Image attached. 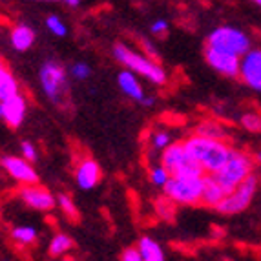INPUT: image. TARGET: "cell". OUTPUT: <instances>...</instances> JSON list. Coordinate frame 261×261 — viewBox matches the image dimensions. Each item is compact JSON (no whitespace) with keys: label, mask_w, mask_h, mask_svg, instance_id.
I'll use <instances>...</instances> for the list:
<instances>
[{"label":"cell","mask_w":261,"mask_h":261,"mask_svg":"<svg viewBox=\"0 0 261 261\" xmlns=\"http://www.w3.org/2000/svg\"><path fill=\"white\" fill-rule=\"evenodd\" d=\"M18 92V83L17 79L13 77V73L6 68L4 64L0 66V102L6 99H9V97L17 95Z\"/></svg>","instance_id":"ffe728a7"},{"label":"cell","mask_w":261,"mask_h":261,"mask_svg":"<svg viewBox=\"0 0 261 261\" xmlns=\"http://www.w3.org/2000/svg\"><path fill=\"white\" fill-rule=\"evenodd\" d=\"M11 238L20 245H33L37 241V238H39V230L31 225H18L13 226Z\"/></svg>","instance_id":"7402d4cb"},{"label":"cell","mask_w":261,"mask_h":261,"mask_svg":"<svg viewBox=\"0 0 261 261\" xmlns=\"http://www.w3.org/2000/svg\"><path fill=\"white\" fill-rule=\"evenodd\" d=\"M9 40L15 51H28L35 44V30L28 24H18L11 30Z\"/></svg>","instance_id":"e0dca14e"},{"label":"cell","mask_w":261,"mask_h":261,"mask_svg":"<svg viewBox=\"0 0 261 261\" xmlns=\"http://www.w3.org/2000/svg\"><path fill=\"white\" fill-rule=\"evenodd\" d=\"M250 2H252V4H256V6H259V8H261V0H250Z\"/></svg>","instance_id":"836d02e7"},{"label":"cell","mask_w":261,"mask_h":261,"mask_svg":"<svg viewBox=\"0 0 261 261\" xmlns=\"http://www.w3.org/2000/svg\"><path fill=\"white\" fill-rule=\"evenodd\" d=\"M46 28H48L49 33L55 35V37H66L68 35V26H66L64 20H62L59 15H49V17L46 18Z\"/></svg>","instance_id":"d4e9b609"},{"label":"cell","mask_w":261,"mask_h":261,"mask_svg":"<svg viewBox=\"0 0 261 261\" xmlns=\"http://www.w3.org/2000/svg\"><path fill=\"white\" fill-rule=\"evenodd\" d=\"M238 77L252 92L261 93V48H250L241 57Z\"/></svg>","instance_id":"9c48e42d"},{"label":"cell","mask_w":261,"mask_h":261,"mask_svg":"<svg viewBox=\"0 0 261 261\" xmlns=\"http://www.w3.org/2000/svg\"><path fill=\"white\" fill-rule=\"evenodd\" d=\"M257 163H261V152L257 153Z\"/></svg>","instance_id":"d590c367"},{"label":"cell","mask_w":261,"mask_h":261,"mask_svg":"<svg viewBox=\"0 0 261 261\" xmlns=\"http://www.w3.org/2000/svg\"><path fill=\"white\" fill-rule=\"evenodd\" d=\"M20 199L24 201V205L39 212H49L57 206L55 196L48 188L39 187V185H24L20 188Z\"/></svg>","instance_id":"7c38bea8"},{"label":"cell","mask_w":261,"mask_h":261,"mask_svg":"<svg viewBox=\"0 0 261 261\" xmlns=\"http://www.w3.org/2000/svg\"><path fill=\"white\" fill-rule=\"evenodd\" d=\"M203 179L205 175H181L170 177L163 187V194L175 205L194 206L201 203L203 196Z\"/></svg>","instance_id":"277c9868"},{"label":"cell","mask_w":261,"mask_h":261,"mask_svg":"<svg viewBox=\"0 0 261 261\" xmlns=\"http://www.w3.org/2000/svg\"><path fill=\"white\" fill-rule=\"evenodd\" d=\"M155 210L163 219H170V218H174L175 203H174V201H170L166 196H163L161 199L155 201Z\"/></svg>","instance_id":"4316f807"},{"label":"cell","mask_w":261,"mask_h":261,"mask_svg":"<svg viewBox=\"0 0 261 261\" xmlns=\"http://www.w3.org/2000/svg\"><path fill=\"white\" fill-rule=\"evenodd\" d=\"M168 22L165 20V18H159V20H155L152 24V26H150V31H152L153 35H163V33H166V31H168Z\"/></svg>","instance_id":"1f68e13d"},{"label":"cell","mask_w":261,"mask_h":261,"mask_svg":"<svg viewBox=\"0 0 261 261\" xmlns=\"http://www.w3.org/2000/svg\"><path fill=\"white\" fill-rule=\"evenodd\" d=\"M137 248H139L141 256H143V261H165V248L150 236L141 238L139 243H137Z\"/></svg>","instance_id":"ac0fdd59"},{"label":"cell","mask_w":261,"mask_h":261,"mask_svg":"<svg viewBox=\"0 0 261 261\" xmlns=\"http://www.w3.org/2000/svg\"><path fill=\"white\" fill-rule=\"evenodd\" d=\"M26 113H28V102H26V97L22 95V93H17V95L2 100V121L9 128H13V130L20 128L22 122L26 121Z\"/></svg>","instance_id":"4fadbf2b"},{"label":"cell","mask_w":261,"mask_h":261,"mask_svg":"<svg viewBox=\"0 0 261 261\" xmlns=\"http://www.w3.org/2000/svg\"><path fill=\"white\" fill-rule=\"evenodd\" d=\"M257 188H259V177L256 174H252L250 177L245 179L241 185H238L230 194H226V197L216 206V210L219 214H225V216L241 214L243 210H247L248 206L252 205Z\"/></svg>","instance_id":"ba28073f"},{"label":"cell","mask_w":261,"mask_h":261,"mask_svg":"<svg viewBox=\"0 0 261 261\" xmlns=\"http://www.w3.org/2000/svg\"><path fill=\"white\" fill-rule=\"evenodd\" d=\"M121 261H143V256L137 247H130L121 254Z\"/></svg>","instance_id":"4dcf8cb0"},{"label":"cell","mask_w":261,"mask_h":261,"mask_svg":"<svg viewBox=\"0 0 261 261\" xmlns=\"http://www.w3.org/2000/svg\"><path fill=\"white\" fill-rule=\"evenodd\" d=\"M185 148L190 152V155L197 161V165L203 168L206 174L218 172L225 161L230 155V146L226 141H214L201 137V135H190L183 141Z\"/></svg>","instance_id":"6da1fadb"},{"label":"cell","mask_w":261,"mask_h":261,"mask_svg":"<svg viewBox=\"0 0 261 261\" xmlns=\"http://www.w3.org/2000/svg\"><path fill=\"white\" fill-rule=\"evenodd\" d=\"M62 2H64L66 6H70V8H77V6L81 4L83 0H62Z\"/></svg>","instance_id":"d6a6232c"},{"label":"cell","mask_w":261,"mask_h":261,"mask_svg":"<svg viewBox=\"0 0 261 261\" xmlns=\"http://www.w3.org/2000/svg\"><path fill=\"white\" fill-rule=\"evenodd\" d=\"M206 46L214 49H219V51L230 53V55H236L241 59L248 49L252 48V40L240 28L219 26L208 35Z\"/></svg>","instance_id":"5b68a950"},{"label":"cell","mask_w":261,"mask_h":261,"mask_svg":"<svg viewBox=\"0 0 261 261\" xmlns=\"http://www.w3.org/2000/svg\"><path fill=\"white\" fill-rule=\"evenodd\" d=\"M172 144V135H170V132L166 130H155L152 135H150V146H152L155 152H163V150H166Z\"/></svg>","instance_id":"603a6c76"},{"label":"cell","mask_w":261,"mask_h":261,"mask_svg":"<svg viewBox=\"0 0 261 261\" xmlns=\"http://www.w3.org/2000/svg\"><path fill=\"white\" fill-rule=\"evenodd\" d=\"M148 175H150V183H152L153 187L161 188V190H163V187L166 185V181L170 179V174L166 172L163 165L152 166V168H150V172H148Z\"/></svg>","instance_id":"484cf974"},{"label":"cell","mask_w":261,"mask_h":261,"mask_svg":"<svg viewBox=\"0 0 261 261\" xmlns=\"http://www.w3.org/2000/svg\"><path fill=\"white\" fill-rule=\"evenodd\" d=\"M20 157H24L26 161L35 163L39 161V152H37V146L31 141H22L20 143Z\"/></svg>","instance_id":"f546056e"},{"label":"cell","mask_w":261,"mask_h":261,"mask_svg":"<svg viewBox=\"0 0 261 261\" xmlns=\"http://www.w3.org/2000/svg\"><path fill=\"white\" fill-rule=\"evenodd\" d=\"M62 261H75V259H70V257H68V259H62Z\"/></svg>","instance_id":"74e56055"},{"label":"cell","mask_w":261,"mask_h":261,"mask_svg":"<svg viewBox=\"0 0 261 261\" xmlns=\"http://www.w3.org/2000/svg\"><path fill=\"white\" fill-rule=\"evenodd\" d=\"M100 177H102L100 166L92 157L83 159L75 168V183L81 190H93L100 183Z\"/></svg>","instance_id":"5bb4252c"},{"label":"cell","mask_w":261,"mask_h":261,"mask_svg":"<svg viewBox=\"0 0 261 261\" xmlns=\"http://www.w3.org/2000/svg\"><path fill=\"white\" fill-rule=\"evenodd\" d=\"M254 163H256V159L250 153L243 152V150L232 148L225 165L218 172H214L210 175L225 188L226 194H230L238 185H241L245 179L254 174Z\"/></svg>","instance_id":"3957f363"},{"label":"cell","mask_w":261,"mask_h":261,"mask_svg":"<svg viewBox=\"0 0 261 261\" xmlns=\"http://www.w3.org/2000/svg\"><path fill=\"white\" fill-rule=\"evenodd\" d=\"M71 247H73V240H71L68 234H64V232H59V234L53 236L51 241H49L48 252H49V256L59 257V256H64L66 252H70Z\"/></svg>","instance_id":"44dd1931"},{"label":"cell","mask_w":261,"mask_h":261,"mask_svg":"<svg viewBox=\"0 0 261 261\" xmlns=\"http://www.w3.org/2000/svg\"><path fill=\"white\" fill-rule=\"evenodd\" d=\"M113 57L119 64L124 66V70H130L137 77H144L146 81L157 84V86H163L166 83V71L163 66H159L150 57L134 51L132 48H128L126 44H115L113 46Z\"/></svg>","instance_id":"7a4b0ae2"},{"label":"cell","mask_w":261,"mask_h":261,"mask_svg":"<svg viewBox=\"0 0 261 261\" xmlns=\"http://www.w3.org/2000/svg\"><path fill=\"white\" fill-rule=\"evenodd\" d=\"M161 165L170 174V177H181V175H205L203 168L190 155L181 143H172L166 150L161 152Z\"/></svg>","instance_id":"52a82bcc"},{"label":"cell","mask_w":261,"mask_h":261,"mask_svg":"<svg viewBox=\"0 0 261 261\" xmlns=\"http://www.w3.org/2000/svg\"><path fill=\"white\" fill-rule=\"evenodd\" d=\"M117 86L121 88V92L128 97V99L135 100V102H143L144 100V88L141 84L139 77L132 73L130 70H122L117 75Z\"/></svg>","instance_id":"9a60e30c"},{"label":"cell","mask_w":261,"mask_h":261,"mask_svg":"<svg viewBox=\"0 0 261 261\" xmlns=\"http://www.w3.org/2000/svg\"><path fill=\"white\" fill-rule=\"evenodd\" d=\"M205 61L214 71H218L223 77H238L240 75V62L241 59L230 53L219 51L214 48H205Z\"/></svg>","instance_id":"8fae6325"},{"label":"cell","mask_w":261,"mask_h":261,"mask_svg":"<svg viewBox=\"0 0 261 261\" xmlns=\"http://www.w3.org/2000/svg\"><path fill=\"white\" fill-rule=\"evenodd\" d=\"M37 2H55V0H37Z\"/></svg>","instance_id":"e575fe53"},{"label":"cell","mask_w":261,"mask_h":261,"mask_svg":"<svg viewBox=\"0 0 261 261\" xmlns=\"http://www.w3.org/2000/svg\"><path fill=\"white\" fill-rule=\"evenodd\" d=\"M240 124L250 134H261V113L247 112L240 117Z\"/></svg>","instance_id":"cb8c5ba5"},{"label":"cell","mask_w":261,"mask_h":261,"mask_svg":"<svg viewBox=\"0 0 261 261\" xmlns=\"http://www.w3.org/2000/svg\"><path fill=\"white\" fill-rule=\"evenodd\" d=\"M0 119H2V102H0Z\"/></svg>","instance_id":"8d00e7d4"},{"label":"cell","mask_w":261,"mask_h":261,"mask_svg":"<svg viewBox=\"0 0 261 261\" xmlns=\"http://www.w3.org/2000/svg\"><path fill=\"white\" fill-rule=\"evenodd\" d=\"M2 168L8 172V175L22 185H37L39 183V174H37L33 163L26 161L24 157L6 155L0 161Z\"/></svg>","instance_id":"30bf717a"},{"label":"cell","mask_w":261,"mask_h":261,"mask_svg":"<svg viewBox=\"0 0 261 261\" xmlns=\"http://www.w3.org/2000/svg\"><path fill=\"white\" fill-rule=\"evenodd\" d=\"M68 75H70L71 79H75V81H86V79H90V75H92V68H90L86 62H75V64H71Z\"/></svg>","instance_id":"83f0119b"},{"label":"cell","mask_w":261,"mask_h":261,"mask_svg":"<svg viewBox=\"0 0 261 261\" xmlns=\"http://www.w3.org/2000/svg\"><path fill=\"white\" fill-rule=\"evenodd\" d=\"M0 64H2V62H0Z\"/></svg>","instance_id":"f35d334b"},{"label":"cell","mask_w":261,"mask_h":261,"mask_svg":"<svg viewBox=\"0 0 261 261\" xmlns=\"http://www.w3.org/2000/svg\"><path fill=\"white\" fill-rule=\"evenodd\" d=\"M40 88L53 105H62L68 95V71L57 61H46L39 71Z\"/></svg>","instance_id":"8992f818"},{"label":"cell","mask_w":261,"mask_h":261,"mask_svg":"<svg viewBox=\"0 0 261 261\" xmlns=\"http://www.w3.org/2000/svg\"><path fill=\"white\" fill-rule=\"evenodd\" d=\"M225 197H226L225 188H223L210 174L205 175V179H203V196H201V203L216 208Z\"/></svg>","instance_id":"2e32d148"},{"label":"cell","mask_w":261,"mask_h":261,"mask_svg":"<svg viewBox=\"0 0 261 261\" xmlns=\"http://www.w3.org/2000/svg\"><path fill=\"white\" fill-rule=\"evenodd\" d=\"M57 203H59V208H61L62 212L68 216V218L75 219L79 216V214H77V206H75L73 199H71L68 194H61V196H59V199H57Z\"/></svg>","instance_id":"f1b7e54d"},{"label":"cell","mask_w":261,"mask_h":261,"mask_svg":"<svg viewBox=\"0 0 261 261\" xmlns=\"http://www.w3.org/2000/svg\"><path fill=\"white\" fill-rule=\"evenodd\" d=\"M196 135H201V137H206V139H214V141H226L228 137V132L223 124H219L218 121H203L197 124Z\"/></svg>","instance_id":"d6986e66"}]
</instances>
